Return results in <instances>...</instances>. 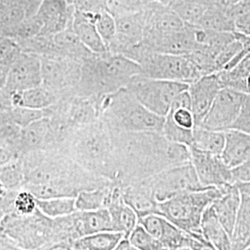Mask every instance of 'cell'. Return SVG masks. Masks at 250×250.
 <instances>
[{
	"mask_svg": "<svg viewBox=\"0 0 250 250\" xmlns=\"http://www.w3.org/2000/svg\"><path fill=\"white\" fill-rule=\"evenodd\" d=\"M117 177L121 186L149 178L162 170L190 162L189 147L158 132H111Z\"/></svg>",
	"mask_w": 250,
	"mask_h": 250,
	"instance_id": "6da1fadb",
	"label": "cell"
},
{
	"mask_svg": "<svg viewBox=\"0 0 250 250\" xmlns=\"http://www.w3.org/2000/svg\"><path fill=\"white\" fill-rule=\"evenodd\" d=\"M20 160L24 174L23 188L36 198L76 197L82 191L102 188L111 182L91 173L57 149L29 152Z\"/></svg>",
	"mask_w": 250,
	"mask_h": 250,
	"instance_id": "7a4b0ae2",
	"label": "cell"
},
{
	"mask_svg": "<svg viewBox=\"0 0 250 250\" xmlns=\"http://www.w3.org/2000/svg\"><path fill=\"white\" fill-rule=\"evenodd\" d=\"M61 151L91 173L115 182L117 166L112 137L102 120L74 129Z\"/></svg>",
	"mask_w": 250,
	"mask_h": 250,
	"instance_id": "3957f363",
	"label": "cell"
},
{
	"mask_svg": "<svg viewBox=\"0 0 250 250\" xmlns=\"http://www.w3.org/2000/svg\"><path fill=\"white\" fill-rule=\"evenodd\" d=\"M140 72L139 64L122 54H94L82 63L78 95L102 101L108 95L126 88Z\"/></svg>",
	"mask_w": 250,
	"mask_h": 250,
	"instance_id": "277c9868",
	"label": "cell"
},
{
	"mask_svg": "<svg viewBox=\"0 0 250 250\" xmlns=\"http://www.w3.org/2000/svg\"><path fill=\"white\" fill-rule=\"evenodd\" d=\"M99 119L111 132L162 133L165 117L158 116L126 89L119 90L102 99Z\"/></svg>",
	"mask_w": 250,
	"mask_h": 250,
	"instance_id": "5b68a950",
	"label": "cell"
},
{
	"mask_svg": "<svg viewBox=\"0 0 250 250\" xmlns=\"http://www.w3.org/2000/svg\"><path fill=\"white\" fill-rule=\"evenodd\" d=\"M127 58L139 64L140 74L153 79L192 83L202 77L189 55H171L151 51L141 43Z\"/></svg>",
	"mask_w": 250,
	"mask_h": 250,
	"instance_id": "8992f818",
	"label": "cell"
},
{
	"mask_svg": "<svg viewBox=\"0 0 250 250\" xmlns=\"http://www.w3.org/2000/svg\"><path fill=\"white\" fill-rule=\"evenodd\" d=\"M230 186V185H229ZM228 186L190 191L159 203V214L189 233H201V220L206 209L221 197Z\"/></svg>",
	"mask_w": 250,
	"mask_h": 250,
	"instance_id": "52a82bcc",
	"label": "cell"
},
{
	"mask_svg": "<svg viewBox=\"0 0 250 250\" xmlns=\"http://www.w3.org/2000/svg\"><path fill=\"white\" fill-rule=\"evenodd\" d=\"M0 233L23 250H40L53 241V219L39 209L28 215L9 210L0 214Z\"/></svg>",
	"mask_w": 250,
	"mask_h": 250,
	"instance_id": "ba28073f",
	"label": "cell"
},
{
	"mask_svg": "<svg viewBox=\"0 0 250 250\" xmlns=\"http://www.w3.org/2000/svg\"><path fill=\"white\" fill-rule=\"evenodd\" d=\"M188 87V83L153 79L138 74L131 79L126 89L151 112L166 117L173 100Z\"/></svg>",
	"mask_w": 250,
	"mask_h": 250,
	"instance_id": "9c48e42d",
	"label": "cell"
},
{
	"mask_svg": "<svg viewBox=\"0 0 250 250\" xmlns=\"http://www.w3.org/2000/svg\"><path fill=\"white\" fill-rule=\"evenodd\" d=\"M39 57L42 65L43 85L53 92L58 101L77 96L83 62L61 57Z\"/></svg>",
	"mask_w": 250,
	"mask_h": 250,
	"instance_id": "30bf717a",
	"label": "cell"
},
{
	"mask_svg": "<svg viewBox=\"0 0 250 250\" xmlns=\"http://www.w3.org/2000/svg\"><path fill=\"white\" fill-rule=\"evenodd\" d=\"M145 181L159 203L186 192L206 189L199 183L191 162L170 167Z\"/></svg>",
	"mask_w": 250,
	"mask_h": 250,
	"instance_id": "8fae6325",
	"label": "cell"
},
{
	"mask_svg": "<svg viewBox=\"0 0 250 250\" xmlns=\"http://www.w3.org/2000/svg\"><path fill=\"white\" fill-rule=\"evenodd\" d=\"M43 84L41 59L36 54L21 51L9 67L7 83L0 94V106L11 107L12 94L32 89Z\"/></svg>",
	"mask_w": 250,
	"mask_h": 250,
	"instance_id": "7c38bea8",
	"label": "cell"
},
{
	"mask_svg": "<svg viewBox=\"0 0 250 250\" xmlns=\"http://www.w3.org/2000/svg\"><path fill=\"white\" fill-rule=\"evenodd\" d=\"M247 98L248 95L239 91L228 87L222 88L199 127L221 132L232 129Z\"/></svg>",
	"mask_w": 250,
	"mask_h": 250,
	"instance_id": "4fadbf2b",
	"label": "cell"
},
{
	"mask_svg": "<svg viewBox=\"0 0 250 250\" xmlns=\"http://www.w3.org/2000/svg\"><path fill=\"white\" fill-rule=\"evenodd\" d=\"M189 150L190 162L203 188H222L234 185L232 169L224 163L220 155L202 151L194 146H190Z\"/></svg>",
	"mask_w": 250,
	"mask_h": 250,
	"instance_id": "5bb4252c",
	"label": "cell"
},
{
	"mask_svg": "<svg viewBox=\"0 0 250 250\" xmlns=\"http://www.w3.org/2000/svg\"><path fill=\"white\" fill-rule=\"evenodd\" d=\"M142 44L151 51L171 55H189L201 48L196 40L193 27L167 34L145 36Z\"/></svg>",
	"mask_w": 250,
	"mask_h": 250,
	"instance_id": "9a60e30c",
	"label": "cell"
},
{
	"mask_svg": "<svg viewBox=\"0 0 250 250\" xmlns=\"http://www.w3.org/2000/svg\"><path fill=\"white\" fill-rule=\"evenodd\" d=\"M222 88L223 86L216 73L202 76L189 84L188 94L191 99L196 126H199L201 124Z\"/></svg>",
	"mask_w": 250,
	"mask_h": 250,
	"instance_id": "2e32d148",
	"label": "cell"
},
{
	"mask_svg": "<svg viewBox=\"0 0 250 250\" xmlns=\"http://www.w3.org/2000/svg\"><path fill=\"white\" fill-rule=\"evenodd\" d=\"M53 149L59 150L50 116L40 119L21 129V157L29 152Z\"/></svg>",
	"mask_w": 250,
	"mask_h": 250,
	"instance_id": "e0dca14e",
	"label": "cell"
},
{
	"mask_svg": "<svg viewBox=\"0 0 250 250\" xmlns=\"http://www.w3.org/2000/svg\"><path fill=\"white\" fill-rule=\"evenodd\" d=\"M123 198L138 216L159 214V202L145 180L122 186Z\"/></svg>",
	"mask_w": 250,
	"mask_h": 250,
	"instance_id": "ac0fdd59",
	"label": "cell"
},
{
	"mask_svg": "<svg viewBox=\"0 0 250 250\" xmlns=\"http://www.w3.org/2000/svg\"><path fill=\"white\" fill-rule=\"evenodd\" d=\"M107 209L111 216L113 231L123 232L125 238H128L138 225L139 219L134 209L125 203L123 198L122 186L117 183L114 184L113 196Z\"/></svg>",
	"mask_w": 250,
	"mask_h": 250,
	"instance_id": "d6986e66",
	"label": "cell"
},
{
	"mask_svg": "<svg viewBox=\"0 0 250 250\" xmlns=\"http://www.w3.org/2000/svg\"><path fill=\"white\" fill-rule=\"evenodd\" d=\"M241 203V192L236 185L228 186L224 194L216 198L211 207L220 223L228 233L232 234V229Z\"/></svg>",
	"mask_w": 250,
	"mask_h": 250,
	"instance_id": "ffe728a7",
	"label": "cell"
},
{
	"mask_svg": "<svg viewBox=\"0 0 250 250\" xmlns=\"http://www.w3.org/2000/svg\"><path fill=\"white\" fill-rule=\"evenodd\" d=\"M221 157L230 169L250 161V134L234 129L226 131L225 145Z\"/></svg>",
	"mask_w": 250,
	"mask_h": 250,
	"instance_id": "44dd1931",
	"label": "cell"
},
{
	"mask_svg": "<svg viewBox=\"0 0 250 250\" xmlns=\"http://www.w3.org/2000/svg\"><path fill=\"white\" fill-rule=\"evenodd\" d=\"M9 99L11 107L19 106L34 109H46L58 102L57 96L43 84L32 89L12 94Z\"/></svg>",
	"mask_w": 250,
	"mask_h": 250,
	"instance_id": "7402d4cb",
	"label": "cell"
},
{
	"mask_svg": "<svg viewBox=\"0 0 250 250\" xmlns=\"http://www.w3.org/2000/svg\"><path fill=\"white\" fill-rule=\"evenodd\" d=\"M200 229L202 235L217 250H232L231 236L218 220L211 205L204 211Z\"/></svg>",
	"mask_w": 250,
	"mask_h": 250,
	"instance_id": "603a6c76",
	"label": "cell"
},
{
	"mask_svg": "<svg viewBox=\"0 0 250 250\" xmlns=\"http://www.w3.org/2000/svg\"><path fill=\"white\" fill-rule=\"evenodd\" d=\"M231 242L232 250H247L250 247V196L243 193Z\"/></svg>",
	"mask_w": 250,
	"mask_h": 250,
	"instance_id": "cb8c5ba5",
	"label": "cell"
},
{
	"mask_svg": "<svg viewBox=\"0 0 250 250\" xmlns=\"http://www.w3.org/2000/svg\"><path fill=\"white\" fill-rule=\"evenodd\" d=\"M114 182L92 190L82 191L75 197V208L79 211H91L107 208L113 196Z\"/></svg>",
	"mask_w": 250,
	"mask_h": 250,
	"instance_id": "d4e9b609",
	"label": "cell"
},
{
	"mask_svg": "<svg viewBox=\"0 0 250 250\" xmlns=\"http://www.w3.org/2000/svg\"><path fill=\"white\" fill-rule=\"evenodd\" d=\"M125 238L123 232H97L75 240L72 244V248L73 250H113Z\"/></svg>",
	"mask_w": 250,
	"mask_h": 250,
	"instance_id": "484cf974",
	"label": "cell"
},
{
	"mask_svg": "<svg viewBox=\"0 0 250 250\" xmlns=\"http://www.w3.org/2000/svg\"><path fill=\"white\" fill-rule=\"evenodd\" d=\"M82 236L97 232L113 231L111 216L107 208L91 211L77 210Z\"/></svg>",
	"mask_w": 250,
	"mask_h": 250,
	"instance_id": "4316f807",
	"label": "cell"
},
{
	"mask_svg": "<svg viewBox=\"0 0 250 250\" xmlns=\"http://www.w3.org/2000/svg\"><path fill=\"white\" fill-rule=\"evenodd\" d=\"M216 74L223 88L228 87L244 93L245 82L250 75V52L246 54L241 61L231 69Z\"/></svg>",
	"mask_w": 250,
	"mask_h": 250,
	"instance_id": "83f0119b",
	"label": "cell"
},
{
	"mask_svg": "<svg viewBox=\"0 0 250 250\" xmlns=\"http://www.w3.org/2000/svg\"><path fill=\"white\" fill-rule=\"evenodd\" d=\"M192 146L214 155H222L225 145V132L196 126L193 131Z\"/></svg>",
	"mask_w": 250,
	"mask_h": 250,
	"instance_id": "f1b7e54d",
	"label": "cell"
},
{
	"mask_svg": "<svg viewBox=\"0 0 250 250\" xmlns=\"http://www.w3.org/2000/svg\"><path fill=\"white\" fill-rule=\"evenodd\" d=\"M87 20V21H81L75 25L74 33L76 36H78L81 42L93 53L104 54L109 52L107 50V45H105L99 35L97 26L95 25L96 21L89 18Z\"/></svg>",
	"mask_w": 250,
	"mask_h": 250,
	"instance_id": "f546056e",
	"label": "cell"
},
{
	"mask_svg": "<svg viewBox=\"0 0 250 250\" xmlns=\"http://www.w3.org/2000/svg\"><path fill=\"white\" fill-rule=\"evenodd\" d=\"M38 209L50 219H56L76 211L75 197L36 198Z\"/></svg>",
	"mask_w": 250,
	"mask_h": 250,
	"instance_id": "4dcf8cb0",
	"label": "cell"
},
{
	"mask_svg": "<svg viewBox=\"0 0 250 250\" xmlns=\"http://www.w3.org/2000/svg\"><path fill=\"white\" fill-rule=\"evenodd\" d=\"M127 239L138 250H169L159 239L146 232L139 224Z\"/></svg>",
	"mask_w": 250,
	"mask_h": 250,
	"instance_id": "1f68e13d",
	"label": "cell"
},
{
	"mask_svg": "<svg viewBox=\"0 0 250 250\" xmlns=\"http://www.w3.org/2000/svg\"><path fill=\"white\" fill-rule=\"evenodd\" d=\"M9 111L12 120L21 128H24L30 124L45 117L51 116L53 113L51 107L46 109H34L19 106L10 107Z\"/></svg>",
	"mask_w": 250,
	"mask_h": 250,
	"instance_id": "d6a6232c",
	"label": "cell"
},
{
	"mask_svg": "<svg viewBox=\"0 0 250 250\" xmlns=\"http://www.w3.org/2000/svg\"><path fill=\"white\" fill-rule=\"evenodd\" d=\"M37 209L36 197L29 190L22 188L16 192L9 210H13L20 214L28 215L36 212Z\"/></svg>",
	"mask_w": 250,
	"mask_h": 250,
	"instance_id": "836d02e7",
	"label": "cell"
},
{
	"mask_svg": "<svg viewBox=\"0 0 250 250\" xmlns=\"http://www.w3.org/2000/svg\"><path fill=\"white\" fill-rule=\"evenodd\" d=\"M21 53V48L14 39L0 37V65L10 67Z\"/></svg>",
	"mask_w": 250,
	"mask_h": 250,
	"instance_id": "e575fe53",
	"label": "cell"
},
{
	"mask_svg": "<svg viewBox=\"0 0 250 250\" xmlns=\"http://www.w3.org/2000/svg\"><path fill=\"white\" fill-rule=\"evenodd\" d=\"M97 29L99 31V35L101 36L102 40L104 41L105 45H107V50L108 46L113 42L115 36H116V27L114 26L113 22L109 20H103L100 16L97 17Z\"/></svg>",
	"mask_w": 250,
	"mask_h": 250,
	"instance_id": "d590c367",
	"label": "cell"
},
{
	"mask_svg": "<svg viewBox=\"0 0 250 250\" xmlns=\"http://www.w3.org/2000/svg\"><path fill=\"white\" fill-rule=\"evenodd\" d=\"M232 129L250 134V98L249 96L242 107L239 116L232 125Z\"/></svg>",
	"mask_w": 250,
	"mask_h": 250,
	"instance_id": "8d00e7d4",
	"label": "cell"
},
{
	"mask_svg": "<svg viewBox=\"0 0 250 250\" xmlns=\"http://www.w3.org/2000/svg\"><path fill=\"white\" fill-rule=\"evenodd\" d=\"M187 248L191 250H218L210 242L206 239L202 233L197 232H188Z\"/></svg>",
	"mask_w": 250,
	"mask_h": 250,
	"instance_id": "74e56055",
	"label": "cell"
},
{
	"mask_svg": "<svg viewBox=\"0 0 250 250\" xmlns=\"http://www.w3.org/2000/svg\"><path fill=\"white\" fill-rule=\"evenodd\" d=\"M20 159V154L16 148L9 144L0 140V168Z\"/></svg>",
	"mask_w": 250,
	"mask_h": 250,
	"instance_id": "f35d334b",
	"label": "cell"
},
{
	"mask_svg": "<svg viewBox=\"0 0 250 250\" xmlns=\"http://www.w3.org/2000/svg\"><path fill=\"white\" fill-rule=\"evenodd\" d=\"M232 175L234 185L250 182V160L232 169Z\"/></svg>",
	"mask_w": 250,
	"mask_h": 250,
	"instance_id": "ab89813d",
	"label": "cell"
},
{
	"mask_svg": "<svg viewBox=\"0 0 250 250\" xmlns=\"http://www.w3.org/2000/svg\"><path fill=\"white\" fill-rule=\"evenodd\" d=\"M235 32L245 36H250V13L243 15L241 18H237L235 21Z\"/></svg>",
	"mask_w": 250,
	"mask_h": 250,
	"instance_id": "60d3db41",
	"label": "cell"
},
{
	"mask_svg": "<svg viewBox=\"0 0 250 250\" xmlns=\"http://www.w3.org/2000/svg\"><path fill=\"white\" fill-rule=\"evenodd\" d=\"M0 250H25L19 247L16 243L10 240L7 236L0 233Z\"/></svg>",
	"mask_w": 250,
	"mask_h": 250,
	"instance_id": "b9f144b4",
	"label": "cell"
},
{
	"mask_svg": "<svg viewBox=\"0 0 250 250\" xmlns=\"http://www.w3.org/2000/svg\"><path fill=\"white\" fill-rule=\"evenodd\" d=\"M38 250H73L72 246L65 243H50Z\"/></svg>",
	"mask_w": 250,
	"mask_h": 250,
	"instance_id": "7bdbcfd3",
	"label": "cell"
},
{
	"mask_svg": "<svg viewBox=\"0 0 250 250\" xmlns=\"http://www.w3.org/2000/svg\"><path fill=\"white\" fill-rule=\"evenodd\" d=\"M9 67L0 65V94L3 92V90L5 88L8 74H9Z\"/></svg>",
	"mask_w": 250,
	"mask_h": 250,
	"instance_id": "ee69618b",
	"label": "cell"
},
{
	"mask_svg": "<svg viewBox=\"0 0 250 250\" xmlns=\"http://www.w3.org/2000/svg\"><path fill=\"white\" fill-rule=\"evenodd\" d=\"M234 35L236 36V38L241 42L244 48L250 52V36H245V35H242L237 32H234Z\"/></svg>",
	"mask_w": 250,
	"mask_h": 250,
	"instance_id": "f6af8a7d",
	"label": "cell"
},
{
	"mask_svg": "<svg viewBox=\"0 0 250 250\" xmlns=\"http://www.w3.org/2000/svg\"><path fill=\"white\" fill-rule=\"evenodd\" d=\"M113 250H138L137 249H135L134 246L131 245V243L129 242V240L127 238L123 239L121 243L117 246L116 248Z\"/></svg>",
	"mask_w": 250,
	"mask_h": 250,
	"instance_id": "bcb514c9",
	"label": "cell"
},
{
	"mask_svg": "<svg viewBox=\"0 0 250 250\" xmlns=\"http://www.w3.org/2000/svg\"><path fill=\"white\" fill-rule=\"evenodd\" d=\"M236 186H237V188H239V190H240V192H241V193L250 196V182H248V183H242V184H237Z\"/></svg>",
	"mask_w": 250,
	"mask_h": 250,
	"instance_id": "7dc6e473",
	"label": "cell"
},
{
	"mask_svg": "<svg viewBox=\"0 0 250 250\" xmlns=\"http://www.w3.org/2000/svg\"><path fill=\"white\" fill-rule=\"evenodd\" d=\"M250 250V248H249V249H248V250Z\"/></svg>",
	"mask_w": 250,
	"mask_h": 250,
	"instance_id": "c3c4849f",
	"label": "cell"
},
{
	"mask_svg": "<svg viewBox=\"0 0 250 250\" xmlns=\"http://www.w3.org/2000/svg\"><path fill=\"white\" fill-rule=\"evenodd\" d=\"M249 97H250V96H249Z\"/></svg>",
	"mask_w": 250,
	"mask_h": 250,
	"instance_id": "681fc988",
	"label": "cell"
}]
</instances>
